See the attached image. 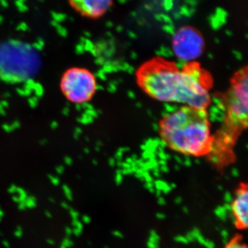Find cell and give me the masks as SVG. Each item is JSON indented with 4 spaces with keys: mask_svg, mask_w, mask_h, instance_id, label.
I'll list each match as a JSON object with an SVG mask.
<instances>
[{
    "mask_svg": "<svg viewBox=\"0 0 248 248\" xmlns=\"http://www.w3.org/2000/svg\"><path fill=\"white\" fill-rule=\"evenodd\" d=\"M15 236H16L17 238H21L22 236L23 235V231L22 227L21 226H17V229H16V231H15L14 233Z\"/></svg>",
    "mask_w": 248,
    "mask_h": 248,
    "instance_id": "cell-22",
    "label": "cell"
},
{
    "mask_svg": "<svg viewBox=\"0 0 248 248\" xmlns=\"http://www.w3.org/2000/svg\"><path fill=\"white\" fill-rule=\"evenodd\" d=\"M137 79L143 92L159 102L204 110L211 102V77L196 62L179 68L169 60L155 58L139 68Z\"/></svg>",
    "mask_w": 248,
    "mask_h": 248,
    "instance_id": "cell-1",
    "label": "cell"
},
{
    "mask_svg": "<svg viewBox=\"0 0 248 248\" xmlns=\"http://www.w3.org/2000/svg\"><path fill=\"white\" fill-rule=\"evenodd\" d=\"M38 54L19 42L0 45V78L9 82H21L35 76L40 67Z\"/></svg>",
    "mask_w": 248,
    "mask_h": 248,
    "instance_id": "cell-4",
    "label": "cell"
},
{
    "mask_svg": "<svg viewBox=\"0 0 248 248\" xmlns=\"http://www.w3.org/2000/svg\"><path fill=\"white\" fill-rule=\"evenodd\" d=\"M156 217H157V218H159V219H164L165 218H166V215L164 213H157L156 215Z\"/></svg>",
    "mask_w": 248,
    "mask_h": 248,
    "instance_id": "cell-37",
    "label": "cell"
},
{
    "mask_svg": "<svg viewBox=\"0 0 248 248\" xmlns=\"http://www.w3.org/2000/svg\"><path fill=\"white\" fill-rule=\"evenodd\" d=\"M17 187L16 186H10V187H9V189H8V192H9V193L10 194L16 193V192H17Z\"/></svg>",
    "mask_w": 248,
    "mask_h": 248,
    "instance_id": "cell-26",
    "label": "cell"
},
{
    "mask_svg": "<svg viewBox=\"0 0 248 248\" xmlns=\"http://www.w3.org/2000/svg\"><path fill=\"white\" fill-rule=\"evenodd\" d=\"M4 212L2 211V210H1V209H0V217H4Z\"/></svg>",
    "mask_w": 248,
    "mask_h": 248,
    "instance_id": "cell-51",
    "label": "cell"
},
{
    "mask_svg": "<svg viewBox=\"0 0 248 248\" xmlns=\"http://www.w3.org/2000/svg\"><path fill=\"white\" fill-rule=\"evenodd\" d=\"M161 140L169 148L187 156H201L211 153L214 143L206 110L182 107L161 119Z\"/></svg>",
    "mask_w": 248,
    "mask_h": 248,
    "instance_id": "cell-2",
    "label": "cell"
},
{
    "mask_svg": "<svg viewBox=\"0 0 248 248\" xmlns=\"http://www.w3.org/2000/svg\"><path fill=\"white\" fill-rule=\"evenodd\" d=\"M49 179L51 181L52 184L54 186H58L60 184V179L57 177H54L53 176H49Z\"/></svg>",
    "mask_w": 248,
    "mask_h": 248,
    "instance_id": "cell-23",
    "label": "cell"
},
{
    "mask_svg": "<svg viewBox=\"0 0 248 248\" xmlns=\"http://www.w3.org/2000/svg\"><path fill=\"white\" fill-rule=\"evenodd\" d=\"M170 187H171V189H174L176 188V187H177V186H176L175 184H171L170 186Z\"/></svg>",
    "mask_w": 248,
    "mask_h": 248,
    "instance_id": "cell-50",
    "label": "cell"
},
{
    "mask_svg": "<svg viewBox=\"0 0 248 248\" xmlns=\"http://www.w3.org/2000/svg\"><path fill=\"white\" fill-rule=\"evenodd\" d=\"M172 44L176 56L184 61L193 62L203 52V37L195 28H181L174 34Z\"/></svg>",
    "mask_w": 248,
    "mask_h": 248,
    "instance_id": "cell-6",
    "label": "cell"
},
{
    "mask_svg": "<svg viewBox=\"0 0 248 248\" xmlns=\"http://www.w3.org/2000/svg\"><path fill=\"white\" fill-rule=\"evenodd\" d=\"M145 186H146V188L148 189V190H149V189L154 187V186H153V184H152V182H147Z\"/></svg>",
    "mask_w": 248,
    "mask_h": 248,
    "instance_id": "cell-39",
    "label": "cell"
},
{
    "mask_svg": "<svg viewBox=\"0 0 248 248\" xmlns=\"http://www.w3.org/2000/svg\"><path fill=\"white\" fill-rule=\"evenodd\" d=\"M234 197L230 192H227L224 195V200L226 201L227 203H231L232 202Z\"/></svg>",
    "mask_w": 248,
    "mask_h": 248,
    "instance_id": "cell-20",
    "label": "cell"
},
{
    "mask_svg": "<svg viewBox=\"0 0 248 248\" xmlns=\"http://www.w3.org/2000/svg\"><path fill=\"white\" fill-rule=\"evenodd\" d=\"M65 232L66 234L68 235V236H71L72 234H73V230L71 229L69 227H66V229H65Z\"/></svg>",
    "mask_w": 248,
    "mask_h": 248,
    "instance_id": "cell-35",
    "label": "cell"
},
{
    "mask_svg": "<svg viewBox=\"0 0 248 248\" xmlns=\"http://www.w3.org/2000/svg\"><path fill=\"white\" fill-rule=\"evenodd\" d=\"M225 248H248L246 245L242 244L239 239H234L227 245Z\"/></svg>",
    "mask_w": 248,
    "mask_h": 248,
    "instance_id": "cell-10",
    "label": "cell"
},
{
    "mask_svg": "<svg viewBox=\"0 0 248 248\" xmlns=\"http://www.w3.org/2000/svg\"><path fill=\"white\" fill-rule=\"evenodd\" d=\"M175 241L178 243H182V244H189L188 241H187V239H186V236H177L175 237Z\"/></svg>",
    "mask_w": 248,
    "mask_h": 248,
    "instance_id": "cell-19",
    "label": "cell"
},
{
    "mask_svg": "<svg viewBox=\"0 0 248 248\" xmlns=\"http://www.w3.org/2000/svg\"><path fill=\"white\" fill-rule=\"evenodd\" d=\"M167 186L168 184H166V183L164 182H159H159H156V183H155V189L162 192L163 189H164V187H166Z\"/></svg>",
    "mask_w": 248,
    "mask_h": 248,
    "instance_id": "cell-15",
    "label": "cell"
},
{
    "mask_svg": "<svg viewBox=\"0 0 248 248\" xmlns=\"http://www.w3.org/2000/svg\"><path fill=\"white\" fill-rule=\"evenodd\" d=\"M60 248H66L64 247V246H62V245L61 247H60Z\"/></svg>",
    "mask_w": 248,
    "mask_h": 248,
    "instance_id": "cell-54",
    "label": "cell"
},
{
    "mask_svg": "<svg viewBox=\"0 0 248 248\" xmlns=\"http://www.w3.org/2000/svg\"><path fill=\"white\" fill-rule=\"evenodd\" d=\"M122 178L120 175H119L118 177H117V179H116V182H117V184H118V185L122 183Z\"/></svg>",
    "mask_w": 248,
    "mask_h": 248,
    "instance_id": "cell-42",
    "label": "cell"
},
{
    "mask_svg": "<svg viewBox=\"0 0 248 248\" xmlns=\"http://www.w3.org/2000/svg\"><path fill=\"white\" fill-rule=\"evenodd\" d=\"M18 208L20 210H25V209L27 208V207H26L24 202H21V203H19V204H18Z\"/></svg>",
    "mask_w": 248,
    "mask_h": 248,
    "instance_id": "cell-33",
    "label": "cell"
},
{
    "mask_svg": "<svg viewBox=\"0 0 248 248\" xmlns=\"http://www.w3.org/2000/svg\"><path fill=\"white\" fill-rule=\"evenodd\" d=\"M221 235L223 238V241L224 244H228V239H229V233L226 230H222L221 231Z\"/></svg>",
    "mask_w": 248,
    "mask_h": 248,
    "instance_id": "cell-17",
    "label": "cell"
},
{
    "mask_svg": "<svg viewBox=\"0 0 248 248\" xmlns=\"http://www.w3.org/2000/svg\"><path fill=\"white\" fill-rule=\"evenodd\" d=\"M47 243H48L49 245H51V246H53V245L55 244V241H54V240L53 239H50L47 240Z\"/></svg>",
    "mask_w": 248,
    "mask_h": 248,
    "instance_id": "cell-44",
    "label": "cell"
},
{
    "mask_svg": "<svg viewBox=\"0 0 248 248\" xmlns=\"http://www.w3.org/2000/svg\"><path fill=\"white\" fill-rule=\"evenodd\" d=\"M248 192L247 186L242 184L236 190L231 203L232 213L237 221V228L248 227Z\"/></svg>",
    "mask_w": 248,
    "mask_h": 248,
    "instance_id": "cell-8",
    "label": "cell"
},
{
    "mask_svg": "<svg viewBox=\"0 0 248 248\" xmlns=\"http://www.w3.org/2000/svg\"><path fill=\"white\" fill-rule=\"evenodd\" d=\"M49 201H50V202H51L52 203H55V200H53V198H49Z\"/></svg>",
    "mask_w": 248,
    "mask_h": 248,
    "instance_id": "cell-52",
    "label": "cell"
},
{
    "mask_svg": "<svg viewBox=\"0 0 248 248\" xmlns=\"http://www.w3.org/2000/svg\"><path fill=\"white\" fill-rule=\"evenodd\" d=\"M72 225L74 226V228L79 230V231H83V225L81 221H78V219L73 220Z\"/></svg>",
    "mask_w": 248,
    "mask_h": 248,
    "instance_id": "cell-16",
    "label": "cell"
},
{
    "mask_svg": "<svg viewBox=\"0 0 248 248\" xmlns=\"http://www.w3.org/2000/svg\"><path fill=\"white\" fill-rule=\"evenodd\" d=\"M158 203L161 205H164L166 204V201L162 197H158Z\"/></svg>",
    "mask_w": 248,
    "mask_h": 248,
    "instance_id": "cell-34",
    "label": "cell"
},
{
    "mask_svg": "<svg viewBox=\"0 0 248 248\" xmlns=\"http://www.w3.org/2000/svg\"><path fill=\"white\" fill-rule=\"evenodd\" d=\"M248 99V69L246 67L238 71L232 79L226 99V127L222 130V138L215 139V142L221 141L222 146L225 143L232 146L235 139L246 128Z\"/></svg>",
    "mask_w": 248,
    "mask_h": 248,
    "instance_id": "cell-3",
    "label": "cell"
},
{
    "mask_svg": "<svg viewBox=\"0 0 248 248\" xmlns=\"http://www.w3.org/2000/svg\"><path fill=\"white\" fill-rule=\"evenodd\" d=\"M196 240H197V241H199V243H200V244L203 245V246H204L205 241H206V239H205L202 234L200 235Z\"/></svg>",
    "mask_w": 248,
    "mask_h": 248,
    "instance_id": "cell-28",
    "label": "cell"
},
{
    "mask_svg": "<svg viewBox=\"0 0 248 248\" xmlns=\"http://www.w3.org/2000/svg\"><path fill=\"white\" fill-rule=\"evenodd\" d=\"M70 6L82 17L95 19L102 17L112 6L113 0H68Z\"/></svg>",
    "mask_w": 248,
    "mask_h": 248,
    "instance_id": "cell-7",
    "label": "cell"
},
{
    "mask_svg": "<svg viewBox=\"0 0 248 248\" xmlns=\"http://www.w3.org/2000/svg\"><path fill=\"white\" fill-rule=\"evenodd\" d=\"M204 246H205L207 248H215V245L214 244L213 241H209V240H207L205 241V244Z\"/></svg>",
    "mask_w": 248,
    "mask_h": 248,
    "instance_id": "cell-25",
    "label": "cell"
},
{
    "mask_svg": "<svg viewBox=\"0 0 248 248\" xmlns=\"http://www.w3.org/2000/svg\"><path fill=\"white\" fill-rule=\"evenodd\" d=\"M73 244H73L71 240H70L68 238H65V239L63 240V241H62V245L66 248H71L72 246H73Z\"/></svg>",
    "mask_w": 248,
    "mask_h": 248,
    "instance_id": "cell-18",
    "label": "cell"
},
{
    "mask_svg": "<svg viewBox=\"0 0 248 248\" xmlns=\"http://www.w3.org/2000/svg\"><path fill=\"white\" fill-rule=\"evenodd\" d=\"M186 237L189 243L192 242V241H194L195 240V237H194L193 235L191 234V232H189L188 234H187V235L186 236Z\"/></svg>",
    "mask_w": 248,
    "mask_h": 248,
    "instance_id": "cell-29",
    "label": "cell"
},
{
    "mask_svg": "<svg viewBox=\"0 0 248 248\" xmlns=\"http://www.w3.org/2000/svg\"><path fill=\"white\" fill-rule=\"evenodd\" d=\"M97 80L89 70L83 68L67 70L61 79L62 92L70 102L84 104L89 102L97 91Z\"/></svg>",
    "mask_w": 248,
    "mask_h": 248,
    "instance_id": "cell-5",
    "label": "cell"
},
{
    "mask_svg": "<svg viewBox=\"0 0 248 248\" xmlns=\"http://www.w3.org/2000/svg\"><path fill=\"white\" fill-rule=\"evenodd\" d=\"M223 208H225V210H226L227 213H228V212H231L232 211V207H231V203H226L224 205H223Z\"/></svg>",
    "mask_w": 248,
    "mask_h": 248,
    "instance_id": "cell-32",
    "label": "cell"
},
{
    "mask_svg": "<svg viewBox=\"0 0 248 248\" xmlns=\"http://www.w3.org/2000/svg\"><path fill=\"white\" fill-rule=\"evenodd\" d=\"M70 215L73 220L78 219L79 217V214L76 210H73V209H70Z\"/></svg>",
    "mask_w": 248,
    "mask_h": 248,
    "instance_id": "cell-21",
    "label": "cell"
},
{
    "mask_svg": "<svg viewBox=\"0 0 248 248\" xmlns=\"http://www.w3.org/2000/svg\"><path fill=\"white\" fill-rule=\"evenodd\" d=\"M104 248H109L108 247V246H105V247H104Z\"/></svg>",
    "mask_w": 248,
    "mask_h": 248,
    "instance_id": "cell-55",
    "label": "cell"
},
{
    "mask_svg": "<svg viewBox=\"0 0 248 248\" xmlns=\"http://www.w3.org/2000/svg\"><path fill=\"white\" fill-rule=\"evenodd\" d=\"M1 217H0V221H1Z\"/></svg>",
    "mask_w": 248,
    "mask_h": 248,
    "instance_id": "cell-56",
    "label": "cell"
},
{
    "mask_svg": "<svg viewBox=\"0 0 248 248\" xmlns=\"http://www.w3.org/2000/svg\"><path fill=\"white\" fill-rule=\"evenodd\" d=\"M81 220H82V221L84 222V223H86V224L91 223V217L88 216V215H84V216L81 217Z\"/></svg>",
    "mask_w": 248,
    "mask_h": 248,
    "instance_id": "cell-27",
    "label": "cell"
},
{
    "mask_svg": "<svg viewBox=\"0 0 248 248\" xmlns=\"http://www.w3.org/2000/svg\"><path fill=\"white\" fill-rule=\"evenodd\" d=\"M161 191H160V190H155V195H156V197H161Z\"/></svg>",
    "mask_w": 248,
    "mask_h": 248,
    "instance_id": "cell-43",
    "label": "cell"
},
{
    "mask_svg": "<svg viewBox=\"0 0 248 248\" xmlns=\"http://www.w3.org/2000/svg\"><path fill=\"white\" fill-rule=\"evenodd\" d=\"M174 202H175V203L177 204L182 203V197H177V198L175 199V200H174Z\"/></svg>",
    "mask_w": 248,
    "mask_h": 248,
    "instance_id": "cell-40",
    "label": "cell"
},
{
    "mask_svg": "<svg viewBox=\"0 0 248 248\" xmlns=\"http://www.w3.org/2000/svg\"><path fill=\"white\" fill-rule=\"evenodd\" d=\"M146 182H152V178L150 176H146Z\"/></svg>",
    "mask_w": 248,
    "mask_h": 248,
    "instance_id": "cell-48",
    "label": "cell"
},
{
    "mask_svg": "<svg viewBox=\"0 0 248 248\" xmlns=\"http://www.w3.org/2000/svg\"><path fill=\"white\" fill-rule=\"evenodd\" d=\"M215 215H217L221 221H225L227 219V213L226 210L223 206H218L215 210Z\"/></svg>",
    "mask_w": 248,
    "mask_h": 248,
    "instance_id": "cell-9",
    "label": "cell"
},
{
    "mask_svg": "<svg viewBox=\"0 0 248 248\" xmlns=\"http://www.w3.org/2000/svg\"><path fill=\"white\" fill-rule=\"evenodd\" d=\"M171 190H172V189H171V187H170L169 185H168L166 187H164V188L163 189L162 192L165 194H169Z\"/></svg>",
    "mask_w": 248,
    "mask_h": 248,
    "instance_id": "cell-36",
    "label": "cell"
},
{
    "mask_svg": "<svg viewBox=\"0 0 248 248\" xmlns=\"http://www.w3.org/2000/svg\"><path fill=\"white\" fill-rule=\"evenodd\" d=\"M24 203H25L26 207L28 208L32 209L35 208L36 205H37L35 197H32V196H28L27 200L24 202Z\"/></svg>",
    "mask_w": 248,
    "mask_h": 248,
    "instance_id": "cell-12",
    "label": "cell"
},
{
    "mask_svg": "<svg viewBox=\"0 0 248 248\" xmlns=\"http://www.w3.org/2000/svg\"><path fill=\"white\" fill-rule=\"evenodd\" d=\"M112 234L116 236V237L120 238V239H122V238L124 237L123 234H122V233L120 231H113L112 232Z\"/></svg>",
    "mask_w": 248,
    "mask_h": 248,
    "instance_id": "cell-31",
    "label": "cell"
},
{
    "mask_svg": "<svg viewBox=\"0 0 248 248\" xmlns=\"http://www.w3.org/2000/svg\"><path fill=\"white\" fill-rule=\"evenodd\" d=\"M191 234L193 235L194 237H195V239H197V237H198L200 235L202 234H201V232L200 230L198 229V228H195V229H193V231L192 232H190Z\"/></svg>",
    "mask_w": 248,
    "mask_h": 248,
    "instance_id": "cell-24",
    "label": "cell"
},
{
    "mask_svg": "<svg viewBox=\"0 0 248 248\" xmlns=\"http://www.w3.org/2000/svg\"><path fill=\"white\" fill-rule=\"evenodd\" d=\"M61 205L62 208L65 209V210H70L69 205H68L66 203H65V202H62Z\"/></svg>",
    "mask_w": 248,
    "mask_h": 248,
    "instance_id": "cell-38",
    "label": "cell"
},
{
    "mask_svg": "<svg viewBox=\"0 0 248 248\" xmlns=\"http://www.w3.org/2000/svg\"><path fill=\"white\" fill-rule=\"evenodd\" d=\"M45 215L48 218H52V214L50 213V212L48 211V210H46V211H45Z\"/></svg>",
    "mask_w": 248,
    "mask_h": 248,
    "instance_id": "cell-45",
    "label": "cell"
},
{
    "mask_svg": "<svg viewBox=\"0 0 248 248\" xmlns=\"http://www.w3.org/2000/svg\"><path fill=\"white\" fill-rule=\"evenodd\" d=\"M63 193H64L65 196H66L67 200H68V201H73V193H72L71 188H70V187H68V186H63Z\"/></svg>",
    "mask_w": 248,
    "mask_h": 248,
    "instance_id": "cell-13",
    "label": "cell"
},
{
    "mask_svg": "<svg viewBox=\"0 0 248 248\" xmlns=\"http://www.w3.org/2000/svg\"><path fill=\"white\" fill-rule=\"evenodd\" d=\"M16 192L18 194L17 198L18 201H19V203L25 202V200H27L28 197L27 192H26L24 189L22 188V187H17V192Z\"/></svg>",
    "mask_w": 248,
    "mask_h": 248,
    "instance_id": "cell-11",
    "label": "cell"
},
{
    "mask_svg": "<svg viewBox=\"0 0 248 248\" xmlns=\"http://www.w3.org/2000/svg\"><path fill=\"white\" fill-rule=\"evenodd\" d=\"M147 246H148V248H159V244H155V243L151 242L149 241H148V244H147Z\"/></svg>",
    "mask_w": 248,
    "mask_h": 248,
    "instance_id": "cell-30",
    "label": "cell"
},
{
    "mask_svg": "<svg viewBox=\"0 0 248 248\" xmlns=\"http://www.w3.org/2000/svg\"><path fill=\"white\" fill-rule=\"evenodd\" d=\"M160 237L156 231H151V234H150L149 241L155 243V244H159Z\"/></svg>",
    "mask_w": 248,
    "mask_h": 248,
    "instance_id": "cell-14",
    "label": "cell"
},
{
    "mask_svg": "<svg viewBox=\"0 0 248 248\" xmlns=\"http://www.w3.org/2000/svg\"><path fill=\"white\" fill-rule=\"evenodd\" d=\"M183 211H184V213L187 214L189 213L188 208H187V207H184V208H183Z\"/></svg>",
    "mask_w": 248,
    "mask_h": 248,
    "instance_id": "cell-47",
    "label": "cell"
},
{
    "mask_svg": "<svg viewBox=\"0 0 248 248\" xmlns=\"http://www.w3.org/2000/svg\"><path fill=\"white\" fill-rule=\"evenodd\" d=\"M218 190H223V187H222V186H218Z\"/></svg>",
    "mask_w": 248,
    "mask_h": 248,
    "instance_id": "cell-53",
    "label": "cell"
},
{
    "mask_svg": "<svg viewBox=\"0 0 248 248\" xmlns=\"http://www.w3.org/2000/svg\"><path fill=\"white\" fill-rule=\"evenodd\" d=\"M13 201H14V202H16V203H19V201H18L17 196H14L13 197Z\"/></svg>",
    "mask_w": 248,
    "mask_h": 248,
    "instance_id": "cell-46",
    "label": "cell"
},
{
    "mask_svg": "<svg viewBox=\"0 0 248 248\" xmlns=\"http://www.w3.org/2000/svg\"><path fill=\"white\" fill-rule=\"evenodd\" d=\"M2 244H3V246H4L5 248H10V244L9 243V241H3Z\"/></svg>",
    "mask_w": 248,
    "mask_h": 248,
    "instance_id": "cell-41",
    "label": "cell"
},
{
    "mask_svg": "<svg viewBox=\"0 0 248 248\" xmlns=\"http://www.w3.org/2000/svg\"><path fill=\"white\" fill-rule=\"evenodd\" d=\"M149 190V192H151V193L153 194V193H155V190H156V189H155V187H152V188L149 189V190Z\"/></svg>",
    "mask_w": 248,
    "mask_h": 248,
    "instance_id": "cell-49",
    "label": "cell"
}]
</instances>
